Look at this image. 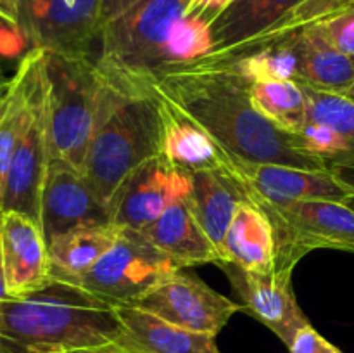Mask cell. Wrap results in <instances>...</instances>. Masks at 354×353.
I'll return each instance as SVG.
<instances>
[{
  "label": "cell",
  "mask_w": 354,
  "mask_h": 353,
  "mask_svg": "<svg viewBox=\"0 0 354 353\" xmlns=\"http://www.w3.org/2000/svg\"><path fill=\"white\" fill-rule=\"evenodd\" d=\"M41 52L44 51L31 48L16 66L12 76L0 83V215H2L6 176L17 142L23 134L31 80H33Z\"/></svg>",
  "instance_id": "603a6c76"
},
{
  "label": "cell",
  "mask_w": 354,
  "mask_h": 353,
  "mask_svg": "<svg viewBox=\"0 0 354 353\" xmlns=\"http://www.w3.org/2000/svg\"><path fill=\"white\" fill-rule=\"evenodd\" d=\"M10 300L9 293H7L6 284V273H3V263H2V249H0V301Z\"/></svg>",
  "instance_id": "836d02e7"
},
{
  "label": "cell",
  "mask_w": 354,
  "mask_h": 353,
  "mask_svg": "<svg viewBox=\"0 0 354 353\" xmlns=\"http://www.w3.org/2000/svg\"><path fill=\"white\" fill-rule=\"evenodd\" d=\"M244 199H248V194L239 175L223 170H201L190 173V190L187 201L194 217L218 253L221 251V244L235 210Z\"/></svg>",
  "instance_id": "ffe728a7"
},
{
  "label": "cell",
  "mask_w": 354,
  "mask_h": 353,
  "mask_svg": "<svg viewBox=\"0 0 354 353\" xmlns=\"http://www.w3.org/2000/svg\"><path fill=\"white\" fill-rule=\"evenodd\" d=\"M190 190V173L176 168L162 154L142 163L127 176L109 204L111 224L144 230L176 199Z\"/></svg>",
  "instance_id": "8fae6325"
},
{
  "label": "cell",
  "mask_w": 354,
  "mask_h": 353,
  "mask_svg": "<svg viewBox=\"0 0 354 353\" xmlns=\"http://www.w3.org/2000/svg\"><path fill=\"white\" fill-rule=\"evenodd\" d=\"M220 255V265L232 263L251 272H270L275 269V230L270 217L258 203L252 199L239 203Z\"/></svg>",
  "instance_id": "ac0fdd59"
},
{
  "label": "cell",
  "mask_w": 354,
  "mask_h": 353,
  "mask_svg": "<svg viewBox=\"0 0 354 353\" xmlns=\"http://www.w3.org/2000/svg\"><path fill=\"white\" fill-rule=\"evenodd\" d=\"M19 26L31 48L66 55L92 57L102 38V0H19Z\"/></svg>",
  "instance_id": "9c48e42d"
},
{
  "label": "cell",
  "mask_w": 354,
  "mask_h": 353,
  "mask_svg": "<svg viewBox=\"0 0 354 353\" xmlns=\"http://www.w3.org/2000/svg\"><path fill=\"white\" fill-rule=\"evenodd\" d=\"M0 16L19 24V0H0Z\"/></svg>",
  "instance_id": "4dcf8cb0"
},
{
  "label": "cell",
  "mask_w": 354,
  "mask_h": 353,
  "mask_svg": "<svg viewBox=\"0 0 354 353\" xmlns=\"http://www.w3.org/2000/svg\"><path fill=\"white\" fill-rule=\"evenodd\" d=\"M303 85L310 100V120L320 121L339 132L354 152V100L339 93L317 90L306 83Z\"/></svg>",
  "instance_id": "484cf974"
},
{
  "label": "cell",
  "mask_w": 354,
  "mask_h": 353,
  "mask_svg": "<svg viewBox=\"0 0 354 353\" xmlns=\"http://www.w3.org/2000/svg\"><path fill=\"white\" fill-rule=\"evenodd\" d=\"M111 224L109 211L100 203L75 166L50 159L40 203V228L45 241L86 225Z\"/></svg>",
  "instance_id": "5bb4252c"
},
{
  "label": "cell",
  "mask_w": 354,
  "mask_h": 353,
  "mask_svg": "<svg viewBox=\"0 0 354 353\" xmlns=\"http://www.w3.org/2000/svg\"><path fill=\"white\" fill-rule=\"evenodd\" d=\"M324 37L348 55H354V6L318 23Z\"/></svg>",
  "instance_id": "4316f807"
},
{
  "label": "cell",
  "mask_w": 354,
  "mask_h": 353,
  "mask_svg": "<svg viewBox=\"0 0 354 353\" xmlns=\"http://www.w3.org/2000/svg\"><path fill=\"white\" fill-rule=\"evenodd\" d=\"M239 176L249 199L282 206L299 201L348 203L353 189L334 172L277 163H239Z\"/></svg>",
  "instance_id": "4fadbf2b"
},
{
  "label": "cell",
  "mask_w": 354,
  "mask_h": 353,
  "mask_svg": "<svg viewBox=\"0 0 354 353\" xmlns=\"http://www.w3.org/2000/svg\"><path fill=\"white\" fill-rule=\"evenodd\" d=\"M251 100L265 120L286 134H296L310 121L306 89L297 80L251 83Z\"/></svg>",
  "instance_id": "d4e9b609"
},
{
  "label": "cell",
  "mask_w": 354,
  "mask_h": 353,
  "mask_svg": "<svg viewBox=\"0 0 354 353\" xmlns=\"http://www.w3.org/2000/svg\"><path fill=\"white\" fill-rule=\"evenodd\" d=\"M66 353H138V352L127 348V346H123L121 343H111V345L93 346V348L75 350V352H66Z\"/></svg>",
  "instance_id": "1f68e13d"
},
{
  "label": "cell",
  "mask_w": 354,
  "mask_h": 353,
  "mask_svg": "<svg viewBox=\"0 0 354 353\" xmlns=\"http://www.w3.org/2000/svg\"><path fill=\"white\" fill-rule=\"evenodd\" d=\"M344 96H346V97H348V99H351V100H354V85L351 87V89H349V90H348V92H346V93H344Z\"/></svg>",
  "instance_id": "e575fe53"
},
{
  "label": "cell",
  "mask_w": 354,
  "mask_h": 353,
  "mask_svg": "<svg viewBox=\"0 0 354 353\" xmlns=\"http://www.w3.org/2000/svg\"><path fill=\"white\" fill-rule=\"evenodd\" d=\"M162 97L196 121L237 163H277L308 170L330 166L303 154L292 135L273 127L251 100V82L230 61L180 62L152 75Z\"/></svg>",
  "instance_id": "6da1fadb"
},
{
  "label": "cell",
  "mask_w": 354,
  "mask_h": 353,
  "mask_svg": "<svg viewBox=\"0 0 354 353\" xmlns=\"http://www.w3.org/2000/svg\"><path fill=\"white\" fill-rule=\"evenodd\" d=\"M332 168H334V172L353 189V197L346 204L354 211V165H337L332 166Z\"/></svg>",
  "instance_id": "d6a6232c"
},
{
  "label": "cell",
  "mask_w": 354,
  "mask_h": 353,
  "mask_svg": "<svg viewBox=\"0 0 354 353\" xmlns=\"http://www.w3.org/2000/svg\"><path fill=\"white\" fill-rule=\"evenodd\" d=\"M161 96V93H159ZM162 147L161 154L176 168L187 173L201 170H223L239 175V163L232 159L204 128L190 120L161 96Z\"/></svg>",
  "instance_id": "2e32d148"
},
{
  "label": "cell",
  "mask_w": 354,
  "mask_h": 353,
  "mask_svg": "<svg viewBox=\"0 0 354 353\" xmlns=\"http://www.w3.org/2000/svg\"><path fill=\"white\" fill-rule=\"evenodd\" d=\"M189 0H142L102 30L97 64L138 75L194 61L213 47L211 26L187 17Z\"/></svg>",
  "instance_id": "277c9868"
},
{
  "label": "cell",
  "mask_w": 354,
  "mask_h": 353,
  "mask_svg": "<svg viewBox=\"0 0 354 353\" xmlns=\"http://www.w3.org/2000/svg\"><path fill=\"white\" fill-rule=\"evenodd\" d=\"M296 55V80L324 92L344 96L354 85V55L339 52L318 24L289 35Z\"/></svg>",
  "instance_id": "d6986e66"
},
{
  "label": "cell",
  "mask_w": 354,
  "mask_h": 353,
  "mask_svg": "<svg viewBox=\"0 0 354 353\" xmlns=\"http://www.w3.org/2000/svg\"><path fill=\"white\" fill-rule=\"evenodd\" d=\"M232 287L242 301V311L261 322L289 348L297 332L310 324L297 303L290 270L251 272L232 263H221Z\"/></svg>",
  "instance_id": "7c38bea8"
},
{
  "label": "cell",
  "mask_w": 354,
  "mask_h": 353,
  "mask_svg": "<svg viewBox=\"0 0 354 353\" xmlns=\"http://www.w3.org/2000/svg\"><path fill=\"white\" fill-rule=\"evenodd\" d=\"M97 68L102 87L82 175L109 211L111 201L127 176L142 163L161 154L162 102L151 75L100 64Z\"/></svg>",
  "instance_id": "7a4b0ae2"
},
{
  "label": "cell",
  "mask_w": 354,
  "mask_h": 353,
  "mask_svg": "<svg viewBox=\"0 0 354 353\" xmlns=\"http://www.w3.org/2000/svg\"><path fill=\"white\" fill-rule=\"evenodd\" d=\"M304 0H235L211 26L213 47L203 55L216 61L254 40Z\"/></svg>",
  "instance_id": "7402d4cb"
},
{
  "label": "cell",
  "mask_w": 354,
  "mask_h": 353,
  "mask_svg": "<svg viewBox=\"0 0 354 353\" xmlns=\"http://www.w3.org/2000/svg\"><path fill=\"white\" fill-rule=\"evenodd\" d=\"M48 165H50V141H48L47 78H45V52H41L31 80L23 134L17 142L6 176L2 213L17 211L40 225L41 190H44Z\"/></svg>",
  "instance_id": "ba28073f"
},
{
  "label": "cell",
  "mask_w": 354,
  "mask_h": 353,
  "mask_svg": "<svg viewBox=\"0 0 354 353\" xmlns=\"http://www.w3.org/2000/svg\"><path fill=\"white\" fill-rule=\"evenodd\" d=\"M0 249L10 298L33 294L54 280L44 232L26 215L17 211L0 215Z\"/></svg>",
  "instance_id": "9a60e30c"
},
{
  "label": "cell",
  "mask_w": 354,
  "mask_h": 353,
  "mask_svg": "<svg viewBox=\"0 0 354 353\" xmlns=\"http://www.w3.org/2000/svg\"><path fill=\"white\" fill-rule=\"evenodd\" d=\"M178 269L142 232L121 228L114 244L76 286L114 307H133Z\"/></svg>",
  "instance_id": "52a82bcc"
},
{
  "label": "cell",
  "mask_w": 354,
  "mask_h": 353,
  "mask_svg": "<svg viewBox=\"0 0 354 353\" xmlns=\"http://www.w3.org/2000/svg\"><path fill=\"white\" fill-rule=\"evenodd\" d=\"M133 307L189 331L218 336L242 305L207 286L194 273L178 269Z\"/></svg>",
  "instance_id": "30bf717a"
},
{
  "label": "cell",
  "mask_w": 354,
  "mask_h": 353,
  "mask_svg": "<svg viewBox=\"0 0 354 353\" xmlns=\"http://www.w3.org/2000/svg\"><path fill=\"white\" fill-rule=\"evenodd\" d=\"M123 332L114 305L64 280L0 301V341L7 353L75 352L118 343Z\"/></svg>",
  "instance_id": "3957f363"
},
{
  "label": "cell",
  "mask_w": 354,
  "mask_h": 353,
  "mask_svg": "<svg viewBox=\"0 0 354 353\" xmlns=\"http://www.w3.org/2000/svg\"><path fill=\"white\" fill-rule=\"evenodd\" d=\"M187 196L176 199L158 220L140 232L180 269L206 263L218 265L220 253L194 217Z\"/></svg>",
  "instance_id": "e0dca14e"
},
{
  "label": "cell",
  "mask_w": 354,
  "mask_h": 353,
  "mask_svg": "<svg viewBox=\"0 0 354 353\" xmlns=\"http://www.w3.org/2000/svg\"><path fill=\"white\" fill-rule=\"evenodd\" d=\"M121 228L114 224L86 225L48 242L52 279L76 284L114 244Z\"/></svg>",
  "instance_id": "cb8c5ba5"
},
{
  "label": "cell",
  "mask_w": 354,
  "mask_h": 353,
  "mask_svg": "<svg viewBox=\"0 0 354 353\" xmlns=\"http://www.w3.org/2000/svg\"><path fill=\"white\" fill-rule=\"evenodd\" d=\"M123 324L121 343L138 353H221L216 336L189 331L137 307H116Z\"/></svg>",
  "instance_id": "44dd1931"
},
{
  "label": "cell",
  "mask_w": 354,
  "mask_h": 353,
  "mask_svg": "<svg viewBox=\"0 0 354 353\" xmlns=\"http://www.w3.org/2000/svg\"><path fill=\"white\" fill-rule=\"evenodd\" d=\"M0 353H7L6 350H3V345H2V341H0Z\"/></svg>",
  "instance_id": "8d00e7d4"
},
{
  "label": "cell",
  "mask_w": 354,
  "mask_h": 353,
  "mask_svg": "<svg viewBox=\"0 0 354 353\" xmlns=\"http://www.w3.org/2000/svg\"><path fill=\"white\" fill-rule=\"evenodd\" d=\"M45 78L50 159L66 161L82 172L102 87L97 62L45 52Z\"/></svg>",
  "instance_id": "5b68a950"
},
{
  "label": "cell",
  "mask_w": 354,
  "mask_h": 353,
  "mask_svg": "<svg viewBox=\"0 0 354 353\" xmlns=\"http://www.w3.org/2000/svg\"><path fill=\"white\" fill-rule=\"evenodd\" d=\"M142 0H102V23L106 26L109 21L116 19L118 16H121L123 12H127L128 9H131L133 6H137Z\"/></svg>",
  "instance_id": "f546056e"
},
{
  "label": "cell",
  "mask_w": 354,
  "mask_h": 353,
  "mask_svg": "<svg viewBox=\"0 0 354 353\" xmlns=\"http://www.w3.org/2000/svg\"><path fill=\"white\" fill-rule=\"evenodd\" d=\"M30 51V40L23 28L0 16V66L3 68L10 62L19 64L21 59Z\"/></svg>",
  "instance_id": "83f0119b"
},
{
  "label": "cell",
  "mask_w": 354,
  "mask_h": 353,
  "mask_svg": "<svg viewBox=\"0 0 354 353\" xmlns=\"http://www.w3.org/2000/svg\"><path fill=\"white\" fill-rule=\"evenodd\" d=\"M290 353H344L341 348L328 341L311 324L304 325L292 343L289 345Z\"/></svg>",
  "instance_id": "f1b7e54d"
},
{
  "label": "cell",
  "mask_w": 354,
  "mask_h": 353,
  "mask_svg": "<svg viewBox=\"0 0 354 353\" xmlns=\"http://www.w3.org/2000/svg\"><path fill=\"white\" fill-rule=\"evenodd\" d=\"M254 203L266 211L275 230V269L294 272L297 263L315 249L354 253V211L346 203L299 201L282 206Z\"/></svg>",
  "instance_id": "8992f818"
},
{
  "label": "cell",
  "mask_w": 354,
  "mask_h": 353,
  "mask_svg": "<svg viewBox=\"0 0 354 353\" xmlns=\"http://www.w3.org/2000/svg\"><path fill=\"white\" fill-rule=\"evenodd\" d=\"M6 78H7V76L3 75V68H2V66H0V83H2Z\"/></svg>",
  "instance_id": "d590c367"
}]
</instances>
